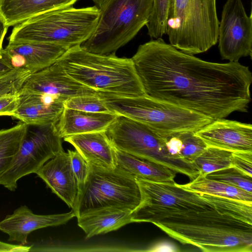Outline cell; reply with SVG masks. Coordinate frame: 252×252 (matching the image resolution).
Instances as JSON below:
<instances>
[{"mask_svg":"<svg viewBox=\"0 0 252 252\" xmlns=\"http://www.w3.org/2000/svg\"><path fill=\"white\" fill-rule=\"evenodd\" d=\"M105 132L118 150L165 166L188 176L191 181L199 175L193 163L169 153L166 146L167 138L141 123L117 115Z\"/></svg>","mask_w":252,"mask_h":252,"instance_id":"9","label":"cell"},{"mask_svg":"<svg viewBox=\"0 0 252 252\" xmlns=\"http://www.w3.org/2000/svg\"><path fill=\"white\" fill-rule=\"evenodd\" d=\"M31 74L27 69L15 68L0 77V97L17 94L24 82Z\"/></svg>","mask_w":252,"mask_h":252,"instance_id":"29","label":"cell"},{"mask_svg":"<svg viewBox=\"0 0 252 252\" xmlns=\"http://www.w3.org/2000/svg\"><path fill=\"white\" fill-rule=\"evenodd\" d=\"M78 0H0V17L9 27L42 13L72 6Z\"/></svg>","mask_w":252,"mask_h":252,"instance_id":"20","label":"cell"},{"mask_svg":"<svg viewBox=\"0 0 252 252\" xmlns=\"http://www.w3.org/2000/svg\"><path fill=\"white\" fill-rule=\"evenodd\" d=\"M154 0H109L101 8L91 36L80 46L91 53H115L147 23Z\"/></svg>","mask_w":252,"mask_h":252,"instance_id":"8","label":"cell"},{"mask_svg":"<svg viewBox=\"0 0 252 252\" xmlns=\"http://www.w3.org/2000/svg\"><path fill=\"white\" fill-rule=\"evenodd\" d=\"M35 174L69 207H73L79 189L68 153L61 151L46 162Z\"/></svg>","mask_w":252,"mask_h":252,"instance_id":"16","label":"cell"},{"mask_svg":"<svg viewBox=\"0 0 252 252\" xmlns=\"http://www.w3.org/2000/svg\"><path fill=\"white\" fill-rule=\"evenodd\" d=\"M64 108L86 112L112 113L98 94L70 98L64 102Z\"/></svg>","mask_w":252,"mask_h":252,"instance_id":"28","label":"cell"},{"mask_svg":"<svg viewBox=\"0 0 252 252\" xmlns=\"http://www.w3.org/2000/svg\"><path fill=\"white\" fill-rule=\"evenodd\" d=\"M185 189L235 200L252 205V193L223 182L198 175L190 183L179 185Z\"/></svg>","mask_w":252,"mask_h":252,"instance_id":"23","label":"cell"},{"mask_svg":"<svg viewBox=\"0 0 252 252\" xmlns=\"http://www.w3.org/2000/svg\"><path fill=\"white\" fill-rule=\"evenodd\" d=\"M68 49L51 43H8L2 51L13 68L26 69L32 74L55 63Z\"/></svg>","mask_w":252,"mask_h":252,"instance_id":"15","label":"cell"},{"mask_svg":"<svg viewBox=\"0 0 252 252\" xmlns=\"http://www.w3.org/2000/svg\"><path fill=\"white\" fill-rule=\"evenodd\" d=\"M112 113L141 123L168 138L195 132L214 119L146 94L131 97L98 93Z\"/></svg>","mask_w":252,"mask_h":252,"instance_id":"5","label":"cell"},{"mask_svg":"<svg viewBox=\"0 0 252 252\" xmlns=\"http://www.w3.org/2000/svg\"><path fill=\"white\" fill-rule=\"evenodd\" d=\"M18 94L0 97V116L12 117L18 104Z\"/></svg>","mask_w":252,"mask_h":252,"instance_id":"33","label":"cell"},{"mask_svg":"<svg viewBox=\"0 0 252 252\" xmlns=\"http://www.w3.org/2000/svg\"><path fill=\"white\" fill-rule=\"evenodd\" d=\"M141 193L132 222H151L205 252H252V205L135 178Z\"/></svg>","mask_w":252,"mask_h":252,"instance_id":"2","label":"cell"},{"mask_svg":"<svg viewBox=\"0 0 252 252\" xmlns=\"http://www.w3.org/2000/svg\"><path fill=\"white\" fill-rule=\"evenodd\" d=\"M89 171L72 210L76 217L107 208L133 211L141 201L135 178L117 165L106 168L89 164Z\"/></svg>","mask_w":252,"mask_h":252,"instance_id":"7","label":"cell"},{"mask_svg":"<svg viewBox=\"0 0 252 252\" xmlns=\"http://www.w3.org/2000/svg\"><path fill=\"white\" fill-rule=\"evenodd\" d=\"M145 94L214 120L247 112L252 73L238 62L216 63L185 53L162 38L131 58Z\"/></svg>","mask_w":252,"mask_h":252,"instance_id":"1","label":"cell"},{"mask_svg":"<svg viewBox=\"0 0 252 252\" xmlns=\"http://www.w3.org/2000/svg\"><path fill=\"white\" fill-rule=\"evenodd\" d=\"M115 153L116 165L121 167L135 178L157 183L174 182L176 172L165 166L116 149Z\"/></svg>","mask_w":252,"mask_h":252,"instance_id":"22","label":"cell"},{"mask_svg":"<svg viewBox=\"0 0 252 252\" xmlns=\"http://www.w3.org/2000/svg\"><path fill=\"white\" fill-rule=\"evenodd\" d=\"M27 126L20 121L13 127L0 130V176L12 162L20 146Z\"/></svg>","mask_w":252,"mask_h":252,"instance_id":"24","label":"cell"},{"mask_svg":"<svg viewBox=\"0 0 252 252\" xmlns=\"http://www.w3.org/2000/svg\"><path fill=\"white\" fill-rule=\"evenodd\" d=\"M89 164L106 168L116 167L115 149L105 131H97L65 137Z\"/></svg>","mask_w":252,"mask_h":252,"instance_id":"18","label":"cell"},{"mask_svg":"<svg viewBox=\"0 0 252 252\" xmlns=\"http://www.w3.org/2000/svg\"><path fill=\"white\" fill-rule=\"evenodd\" d=\"M8 28L0 17V53L3 50L2 43Z\"/></svg>","mask_w":252,"mask_h":252,"instance_id":"38","label":"cell"},{"mask_svg":"<svg viewBox=\"0 0 252 252\" xmlns=\"http://www.w3.org/2000/svg\"><path fill=\"white\" fill-rule=\"evenodd\" d=\"M166 146L171 155L185 159L181 156L183 143L177 136H173L168 138L166 142Z\"/></svg>","mask_w":252,"mask_h":252,"instance_id":"34","label":"cell"},{"mask_svg":"<svg viewBox=\"0 0 252 252\" xmlns=\"http://www.w3.org/2000/svg\"><path fill=\"white\" fill-rule=\"evenodd\" d=\"M70 163L76 180L79 190L84 184L88 175L89 165L84 158L76 151L67 150Z\"/></svg>","mask_w":252,"mask_h":252,"instance_id":"31","label":"cell"},{"mask_svg":"<svg viewBox=\"0 0 252 252\" xmlns=\"http://www.w3.org/2000/svg\"><path fill=\"white\" fill-rule=\"evenodd\" d=\"M113 113H92L64 108L56 124L60 136L105 131L116 119Z\"/></svg>","mask_w":252,"mask_h":252,"instance_id":"19","label":"cell"},{"mask_svg":"<svg viewBox=\"0 0 252 252\" xmlns=\"http://www.w3.org/2000/svg\"><path fill=\"white\" fill-rule=\"evenodd\" d=\"M232 166L252 177V152H233Z\"/></svg>","mask_w":252,"mask_h":252,"instance_id":"32","label":"cell"},{"mask_svg":"<svg viewBox=\"0 0 252 252\" xmlns=\"http://www.w3.org/2000/svg\"><path fill=\"white\" fill-rule=\"evenodd\" d=\"M100 14L95 5L48 11L16 25L8 38L9 43H51L68 48L80 45L95 31Z\"/></svg>","mask_w":252,"mask_h":252,"instance_id":"4","label":"cell"},{"mask_svg":"<svg viewBox=\"0 0 252 252\" xmlns=\"http://www.w3.org/2000/svg\"><path fill=\"white\" fill-rule=\"evenodd\" d=\"M176 136L181 139L183 143L181 156L189 162L193 163L194 160L207 147L206 143L195 135V132H184Z\"/></svg>","mask_w":252,"mask_h":252,"instance_id":"30","label":"cell"},{"mask_svg":"<svg viewBox=\"0 0 252 252\" xmlns=\"http://www.w3.org/2000/svg\"><path fill=\"white\" fill-rule=\"evenodd\" d=\"M207 145L233 152H252V125L225 118L213 120L195 132Z\"/></svg>","mask_w":252,"mask_h":252,"instance_id":"13","label":"cell"},{"mask_svg":"<svg viewBox=\"0 0 252 252\" xmlns=\"http://www.w3.org/2000/svg\"><path fill=\"white\" fill-rule=\"evenodd\" d=\"M206 178L239 188L252 193V177L231 166L211 172Z\"/></svg>","mask_w":252,"mask_h":252,"instance_id":"27","label":"cell"},{"mask_svg":"<svg viewBox=\"0 0 252 252\" xmlns=\"http://www.w3.org/2000/svg\"><path fill=\"white\" fill-rule=\"evenodd\" d=\"M19 92L53 95L63 102L75 96L98 94L72 79L56 63L31 74Z\"/></svg>","mask_w":252,"mask_h":252,"instance_id":"12","label":"cell"},{"mask_svg":"<svg viewBox=\"0 0 252 252\" xmlns=\"http://www.w3.org/2000/svg\"><path fill=\"white\" fill-rule=\"evenodd\" d=\"M151 251L155 252H174L177 251V250L172 245H170L168 243H162L159 244L158 246L157 245L154 249L151 250Z\"/></svg>","mask_w":252,"mask_h":252,"instance_id":"37","label":"cell"},{"mask_svg":"<svg viewBox=\"0 0 252 252\" xmlns=\"http://www.w3.org/2000/svg\"><path fill=\"white\" fill-rule=\"evenodd\" d=\"M218 47L221 58L231 62L252 55V14L242 0H227L219 22Z\"/></svg>","mask_w":252,"mask_h":252,"instance_id":"11","label":"cell"},{"mask_svg":"<svg viewBox=\"0 0 252 252\" xmlns=\"http://www.w3.org/2000/svg\"><path fill=\"white\" fill-rule=\"evenodd\" d=\"M132 211L116 208L97 210L77 218L78 225L86 238L116 230L132 222Z\"/></svg>","mask_w":252,"mask_h":252,"instance_id":"21","label":"cell"},{"mask_svg":"<svg viewBox=\"0 0 252 252\" xmlns=\"http://www.w3.org/2000/svg\"><path fill=\"white\" fill-rule=\"evenodd\" d=\"M17 108L12 117L27 125L57 124L64 102L58 97L34 93L18 92Z\"/></svg>","mask_w":252,"mask_h":252,"instance_id":"17","label":"cell"},{"mask_svg":"<svg viewBox=\"0 0 252 252\" xmlns=\"http://www.w3.org/2000/svg\"><path fill=\"white\" fill-rule=\"evenodd\" d=\"M233 151L207 146L205 150L193 161L199 171V175L207 174L225 168L232 166Z\"/></svg>","mask_w":252,"mask_h":252,"instance_id":"25","label":"cell"},{"mask_svg":"<svg viewBox=\"0 0 252 252\" xmlns=\"http://www.w3.org/2000/svg\"><path fill=\"white\" fill-rule=\"evenodd\" d=\"M19 149L8 169L0 176V185L11 191L21 178L35 173L47 161L63 151L56 124L27 125Z\"/></svg>","mask_w":252,"mask_h":252,"instance_id":"10","label":"cell"},{"mask_svg":"<svg viewBox=\"0 0 252 252\" xmlns=\"http://www.w3.org/2000/svg\"><path fill=\"white\" fill-rule=\"evenodd\" d=\"M75 217L73 211L41 215L34 214L27 206H21L0 221V230L9 236L8 240L26 245L29 235L38 229L65 224Z\"/></svg>","mask_w":252,"mask_h":252,"instance_id":"14","label":"cell"},{"mask_svg":"<svg viewBox=\"0 0 252 252\" xmlns=\"http://www.w3.org/2000/svg\"><path fill=\"white\" fill-rule=\"evenodd\" d=\"M171 0H154L151 13L145 26L151 38H161L166 34Z\"/></svg>","mask_w":252,"mask_h":252,"instance_id":"26","label":"cell"},{"mask_svg":"<svg viewBox=\"0 0 252 252\" xmlns=\"http://www.w3.org/2000/svg\"><path fill=\"white\" fill-rule=\"evenodd\" d=\"M14 69L7 57L1 51L0 53V77L10 72Z\"/></svg>","mask_w":252,"mask_h":252,"instance_id":"36","label":"cell"},{"mask_svg":"<svg viewBox=\"0 0 252 252\" xmlns=\"http://www.w3.org/2000/svg\"><path fill=\"white\" fill-rule=\"evenodd\" d=\"M55 63L72 79L98 93L126 97L145 94L131 58L118 57L115 53L94 54L76 45Z\"/></svg>","mask_w":252,"mask_h":252,"instance_id":"3","label":"cell"},{"mask_svg":"<svg viewBox=\"0 0 252 252\" xmlns=\"http://www.w3.org/2000/svg\"><path fill=\"white\" fill-rule=\"evenodd\" d=\"M95 5L99 9L101 8L109 0H92Z\"/></svg>","mask_w":252,"mask_h":252,"instance_id":"39","label":"cell"},{"mask_svg":"<svg viewBox=\"0 0 252 252\" xmlns=\"http://www.w3.org/2000/svg\"><path fill=\"white\" fill-rule=\"evenodd\" d=\"M219 22L216 0H171L166 34L170 44L193 55L217 44Z\"/></svg>","mask_w":252,"mask_h":252,"instance_id":"6","label":"cell"},{"mask_svg":"<svg viewBox=\"0 0 252 252\" xmlns=\"http://www.w3.org/2000/svg\"><path fill=\"white\" fill-rule=\"evenodd\" d=\"M30 246L20 244H11L0 240V252H28Z\"/></svg>","mask_w":252,"mask_h":252,"instance_id":"35","label":"cell"}]
</instances>
